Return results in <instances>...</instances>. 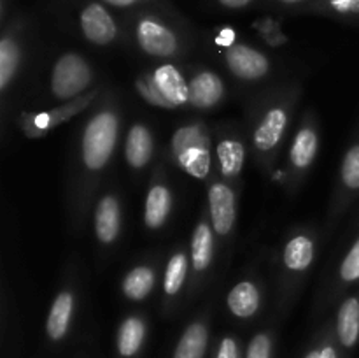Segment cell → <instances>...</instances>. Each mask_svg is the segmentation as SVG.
Returning <instances> with one entry per match:
<instances>
[{"label": "cell", "instance_id": "1", "mask_svg": "<svg viewBox=\"0 0 359 358\" xmlns=\"http://www.w3.org/2000/svg\"><path fill=\"white\" fill-rule=\"evenodd\" d=\"M302 90L298 84H284L259 95L248 111V140L259 168L270 172L283 154L293 125Z\"/></svg>", "mask_w": 359, "mask_h": 358}, {"label": "cell", "instance_id": "2", "mask_svg": "<svg viewBox=\"0 0 359 358\" xmlns=\"http://www.w3.org/2000/svg\"><path fill=\"white\" fill-rule=\"evenodd\" d=\"M121 114L111 95H105L102 104L86 119L79 139V168H81V200L86 207L88 183L97 181L109 167L118 146Z\"/></svg>", "mask_w": 359, "mask_h": 358}, {"label": "cell", "instance_id": "3", "mask_svg": "<svg viewBox=\"0 0 359 358\" xmlns=\"http://www.w3.org/2000/svg\"><path fill=\"white\" fill-rule=\"evenodd\" d=\"M321 235L312 227L291 228L276 253V305L286 314L304 288L319 251Z\"/></svg>", "mask_w": 359, "mask_h": 358}, {"label": "cell", "instance_id": "4", "mask_svg": "<svg viewBox=\"0 0 359 358\" xmlns=\"http://www.w3.org/2000/svg\"><path fill=\"white\" fill-rule=\"evenodd\" d=\"M167 157L189 178L207 185L216 178L212 128L202 119H191L179 125L170 137Z\"/></svg>", "mask_w": 359, "mask_h": 358}, {"label": "cell", "instance_id": "5", "mask_svg": "<svg viewBox=\"0 0 359 358\" xmlns=\"http://www.w3.org/2000/svg\"><path fill=\"white\" fill-rule=\"evenodd\" d=\"M132 35L142 55L160 62L182 58L189 49V39L182 28L151 11H142L133 16Z\"/></svg>", "mask_w": 359, "mask_h": 358}, {"label": "cell", "instance_id": "6", "mask_svg": "<svg viewBox=\"0 0 359 358\" xmlns=\"http://www.w3.org/2000/svg\"><path fill=\"white\" fill-rule=\"evenodd\" d=\"M321 147V123L312 109L304 111L298 119L287 146L286 167L280 172V183L290 193H297L318 160Z\"/></svg>", "mask_w": 359, "mask_h": 358}, {"label": "cell", "instance_id": "7", "mask_svg": "<svg viewBox=\"0 0 359 358\" xmlns=\"http://www.w3.org/2000/svg\"><path fill=\"white\" fill-rule=\"evenodd\" d=\"M97 72L91 63L77 51H65L53 62L49 74V91L60 104H67L91 91Z\"/></svg>", "mask_w": 359, "mask_h": 358}, {"label": "cell", "instance_id": "8", "mask_svg": "<svg viewBox=\"0 0 359 358\" xmlns=\"http://www.w3.org/2000/svg\"><path fill=\"white\" fill-rule=\"evenodd\" d=\"M217 242L214 228L210 225L209 214L203 211L198 221L195 223L189 239V286L188 300L196 298L207 288L209 281L212 279L214 265H216Z\"/></svg>", "mask_w": 359, "mask_h": 358}, {"label": "cell", "instance_id": "9", "mask_svg": "<svg viewBox=\"0 0 359 358\" xmlns=\"http://www.w3.org/2000/svg\"><path fill=\"white\" fill-rule=\"evenodd\" d=\"M359 284V227L354 232V237L347 242L344 251L339 255V260L333 263L332 270L326 279L323 281L318 295H316L314 311L321 314L323 311L332 307L339 302L347 291Z\"/></svg>", "mask_w": 359, "mask_h": 358}, {"label": "cell", "instance_id": "10", "mask_svg": "<svg viewBox=\"0 0 359 358\" xmlns=\"http://www.w3.org/2000/svg\"><path fill=\"white\" fill-rule=\"evenodd\" d=\"M216 175L241 190L248 160V142L237 126L217 125L212 128Z\"/></svg>", "mask_w": 359, "mask_h": 358}, {"label": "cell", "instance_id": "11", "mask_svg": "<svg viewBox=\"0 0 359 358\" xmlns=\"http://www.w3.org/2000/svg\"><path fill=\"white\" fill-rule=\"evenodd\" d=\"M359 199V133L353 142L346 147L340 160L337 174L335 190L330 200L328 216H326V232H332L339 225L340 218L347 213L351 206Z\"/></svg>", "mask_w": 359, "mask_h": 358}, {"label": "cell", "instance_id": "12", "mask_svg": "<svg viewBox=\"0 0 359 358\" xmlns=\"http://www.w3.org/2000/svg\"><path fill=\"white\" fill-rule=\"evenodd\" d=\"M207 214L217 242L228 246L235 235L238 213V192L230 183L216 175L207 183Z\"/></svg>", "mask_w": 359, "mask_h": 358}, {"label": "cell", "instance_id": "13", "mask_svg": "<svg viewBox=\"0 0 359 358\" xmlns=\"http://www.w3.org/2000/svg\"><path fill=\"white\" fill-rule=\"evenodd\" d=\"M100 88L97 86L91 91H88L86 95H83V97L76 98L72 102H67V104H60L58 107H53L49 111L21 112L18 116V126H20L21 132L28 139H41L46 133L51 132L53 128L63 125L69 119L76 118L77 114L86 111L90 105H93L100 98Z\"/></svg>", "mask_w": 359, "mask_h": 358}, {"label": "cell", "instance_id": "14", "mask_svg": "<svg viewBox=\"0 0 359 358\" xmlns=\"http://www.w3.org/2000/svg\"><path fill=\"white\" fill-rule=\"evenodd\" d=\"M221 62L237 81L256 84L272 76L273 63L266 53L248 42L237 41L228 48L219 49Z\"/></svg>", "mask_w": 359, "mask_h": 358}, {"label": "cell", "instance_id": "15", "mask_svg": "<svg viewBox=\"0 0 359 358\" xmlns=\"http://www.w3.org/2000/svg\"><path fill=\"white\" fill-rule=\"evenodd\" d=\"M189 286V249L175 246L161 272V314L170 316L184 304Z\"/></svg>", "mask_w": 359, "mask_h": 358}, {"label": "cell", "instance_id": "16", "mask_svg": "<svg viewBox=\"0 0 359 358\" xmlns=\"http://www.w3.org/2000/svg\"><path fill=\"white\" fill-rule=\"evenodd\" d=\"M77 302H79V286L76 276H67L53 297L46 316V337L51 344H60L67 339L76 318Z\"/></svg>", "mask_w": 359, "mask_h": 358}, {"label": "cell", "instance_id": "17", "mask_svg": "<svg viewBox=\"0 0 359 358\" xmlns=\"http://www.w3.org/2000/svg\"><path fill=\"white\" fill-rule=\"evenodd\" d=\"M266 304L265 281L256 274L241 277L226 291L224 305L238 321H252L263 312Z\"/></svg>", "mask_w": 359, "mask_h": 358}, {"label": "cell", "instance_id": "18", "mask_svg": "<svg viewBox=\"0 0 359 358\" xmlns=\"http://www.w3.org/2000/svg\"><path fill=\"white\" fill-rule=\"evenodd\" d=\"M186 74L189 86V109L209 112L226 100V84L216 70L203 65H191L186 69Z\"/></svg>", "mask_w": 359, "mask_h": 358}, {"label": "cell", "instance_id": "19", "mask_svg": "<svg viewBox=\"0 0 359 358\" xmlns=\"http://www.w3.org/2000/svg\"><path fill=\"white\" fill-rule=\"evenodd\" d=\"M172 209H174V190L168 181V174L163 164H160L151 175L146 192V202H144L142 220L147 230H161L170 220Z\"/></svg>", "mask_w": 359, "mask_h": 358}, {"label": "cell", "instance_id": "20", "mask_svg": "<svg viewBox=\"0 0 359 358\" xmlns=\"http://www.w3.org/2000/svg\"><path fill=\"white\" fill-rule=\"evenodd\" d=\"M25 44L20 25H4L2 37H0V97L2 109L7 111V98L14 88L18 76L23 69Z\"/></svg>", "mask_w": 359, "mask_h": 358}, {"label": "cell", "instance_id": "21", "mask_svg": "<svg viewBox=\"0 0 359 358\" xmlns=\"http://www.w3.org/2000/svg\"><path fill=\"white\" fill-rule=\"evenodd\" d=\"M95 239L104 249L114 248L123 232V204L118 192H105L93 207Z\"/></svg>", "mask_w": 359, "mask_h": 358}, {"label": "cell", "instance_id": "22", "mask_svg": "<svg viewBox=\"0 0 359 358\" xmlns=\"http://www.w3.org/2000/svg\"><path fill=\"white\" fill-rule=\"evenodd\" d=\"M79 30L83 37L93 46H111L119 37V25L100 0L88 2L79 11Z\"/></svg>", "mask_w": 359, "mask_h": 358}, {"label": "cell", "instance_id": "23", "mask_svg": "<svg viewBox=\"0 0 359 358\" xmlns=\"http://www.w3.org/2000/svg\"><path fill=\"white\" fill-rule=\"evenodd\" d=\"M210 332H212V307L205 305L182 329L172 351V358H207Z\"/></svg>", "mask_w": 359, "mask_h": 358}, {"label": "cell", "instance_id": "24", "mask_svg": "<svg viewBox=\"0 0 359 358\" xmlns=\"http://www.w3.org/2000/svg\"><path fill=\"white\" fill-rule=\"evenodd\" d=\"M153 79L154 86L165 98L170 111L188 107L189 104V86L188 74L174 62H161L154 69L147 70Z\"/></svg>", "mask_w": 359, "mask_h": 358}, {"label": "cell", "instance_id": "25", "mask_svg": "<svg viewBox=\"0 0 359 358\" xmlns=\"http://www.w3.org/2000/svg\"><path fill=\"white\" fill-rule=\"evenodd\" d=\"M160 263L156 258L140 260L135 265L130 267L121 277V293L123 297L133 304L147 300L156 290L160 281Z\"/></svg>", "mask_w": 359, "mask_h": 358}, {"label": "cell", "instance_id": "26", "mask_svg": "<svg viewBox=\"0 0 359 358\" xmlns=\"http://www.w3.org/2000/svg\"><path fill=\"white\" fill-rule=\"evenodd\" d=\"M333 326L340 347L349 354L359 343V284L339 300L333 314Z\"/></svg>", "mask_w": 359, "mask_h": 358}, {"label": "cell", "instance_id": "27", "mask_svg": "<svg viewBox=\"0 0 359 358\" xmlns=\"http://www.w3.org/2000/svg\"><path fill=\"white\" fill-rule=\"evenodd\" d=\"M149 321L142 312H130L123 316L116 330V357L140 358L146 347Z\"/></svg>", "mask_w": 359, "mask_h": 358}, {"label": "cell", "instance_id": "28", "mask_svg": "<svg viewBox=\"0 0 359 358\" xmlns=\"http://www.w3.org/2000/svg\"><path fill=\"white\" fill-rule=\"evenodd\" d=\"M156 142L154 133L144 121H133L126 130L123 157L132 171L142 172L153 161Z\"/></svg>", "mask_w": 359, "mask_h": 358}, {"label": "cell", "instance_id": "29", "mask_svg": "<svg viewBox=\"0 0 359 358\" xmlns=\"http://www.w3.org/2000/svg\"><path fill=\"white\" fill-rule=\"evenodd\" d=\"M302 358H347L335 336L333 318H325L309 340Z\"/></svg>", "mask_w": 359, "mask_h": 358}, {"label": "cell", "instance_id": "30", "mask_svg": "<svg viewBox=\"0 0 359 358\" xmlns=\"http://www.w3.org/2000/svg\"><path fill=\"white\" fill-rule=\"evenodd\" d=\"M307 11L347 23H359V0H314Z\"/></svg>", "mask_w": 359, "mask_h": 358}, {"label": "cell", "instance_id": "31", "mask_svg": "<svg viewBox=\"0 0 359 358\" xmlns=\"http://www.w3.org/2000/svg\"><path fill=\"white\" fill-rule=\"evenodd\" d=\"M276 340L277 332L273 326L258 330L252 333L251 339L248 340L244 347V357L242 358H273L276 353Z\"/></svg>", "mask_w": 359, "mask_h": 358}, {"label": "cell", "instance_id": "32", "mask_svg": "<svg viewBox=\"0 0 359 358\" xmlns=\"http://www.w3.org/2000/svg\"><path fill=\"white\" fill-rule=\"evenodd\" d=\"M135 90L137 93H139L149 105H153V107H158V109H165V111H170V105L165 102V98L161 97L160 91L156 90L149 72H144L140 74V76H137Z\"/></svg>", "mask_w": 359, "mask_h": 358}, {"label": "cell", "instance_id": "33", "mask_svg": "<svg viewBox=\"0 0 359 358\" xmlns=\"http://www.w3.org/2000/svg\"><path fill=\"white\" fill-rule=\"evenodd\" d=\"M244 357V346L241 337L235 333H223L219 337L214 350L212 358H242Z\"/></svg>", "mask_w": 359, "mask_h": 358}, {"label": "cell", "instance_id": "34", "mask_svg": "<svg viewBox=\"0 0 359 358\" xmlns=\"http://www.w3.org/2000/svg\"><path fill=\"white\" fill-rule=\"evenodd\" d=\"M107 7H116V9H133V7L144 6V4L154 2V0H100Z\"/></svg>", "mask_w": 359, "mask_h": 358}, {"label": "cell", "instance_id": "35", "mask_svg": "<svg viewBox=\"0 0 359 358\" xmlns=\"http://www.w3.org/2000/svg\"><path fill=\"white\" fill-rule=\"evenodd\" d=\"M223 9L228 11H242V9H248L249 6L255 4V0H216Z\"/></svg>", "mask_w": 359, "mask_h": 358}, {"label": "cell", "instance_id": "36", "mask_svg": "<svg viewBox=\"0 0 359 358\" xmlns=\"http://www.w3.org/2000/svg\"><path fill=\"white\" fill-rule=\"evenodd\" d=\"M276 4L283 7H290V9H297V7H302V9L307 11L309 7L314 4V0H273Z\"/></svg>", "mask_w": 359, "mask_h": 358}]
</instances>
